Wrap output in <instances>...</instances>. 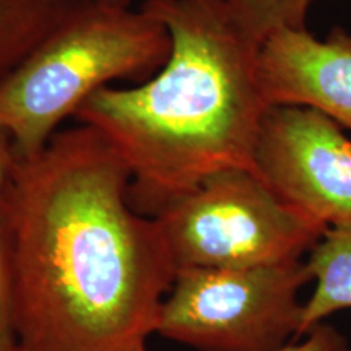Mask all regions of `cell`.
<instances>
[{
  "instance_id": "cell-1",
  "label": "cell",
  "mask_w": 351,
  "mask_h": 351,
  "mask_svg": "<svg viewBox=\"0 0 351 351\" xmlns=\"http://www.w3.org/2000/svg\"><path fill=\"white\" fill-rule=\"evenodd\" d=\"M130 171L90 125L20 160L5 199L26 351H147L176 269Z\"/></svg>"
},
{
  "instance_id": "cell-2",
  "label": "cell",
  "mask_w": 351,
  "mask_h": 351,
  "mask_svg": "<svg viewBox=\"0 0 351 351\" xmlns=\"http://www.w3.org/2000/svg\"><path fill=\"white\" fill-rule=\"evenodd\" d=\"M142 8L169 32L163 67L137 86L96 91L75 119L116 148L132 176V204L155 213L219 171L257 173L269 106L258 78L262 43L228 0H145Z\"/></svg>"
},
{
  "instance_id": "cell-3",
  "label": "cell",
  "mask_w": 351,
  "mask_h": 351,
  "mask_svg": "<svg viewBox=\"0 0 351 351\" xmlns=\"http://www.w3.org/2000/svg\"><path fill=\"white\" fill-rule=\"evenodd\" d=\"M169 51L168 28L143 8L69 0L47 33L0 80V125L20 160L34 158L96 91L124 78L147 80Z\"/></svg>"
},
{
  "instance_id": "cell-4",
  "label": "cell",
  "mask_w": 351,
  "mask_h": 351,
  "mask_svg": "<svg viewBox=\"0 0 351 351\" xmlns=\"http://www.w3.org/2000/svg\"><path fill=\"white\" fill-rule=\"evenodd\" d=\"M174 269H251L300 261L327 228L302 217L257 173L225 169L153 213Z\"/></svg>"
},
{
  "instance_id": "cell-5",
  "label": "cell",
  "mask_w": 351,
  "mask_h": 351,
  "mask_svg": "<svg viewBox=\"0 0 351 351\" xmlns=\"http://www.w3.org/2000/svg\"><path fill=\"white\" fill-rule=\"evenodd\" d=\"M304 258L251 269H186L161 304L155 333L199 351H276L300 339Z\"/></svg>"
},
{
  "instance_id": "cell-6",
  "label": "cell",
  "mask_w": 351,
  "mask_h": 351,
  "mask_svg": "<svg viewBox=\"0 0 351 351\" xmlns=\"http://www.w3.org/2000/svg\"><path fill=\"white\" fill-rule=\"evenodd\" d=\"M254 163L285 204L324 228L351 223V140L322 112L271 106L258 129Z\"/></svg>"
},
{
  "instance_id": "cell-7",
  "label": "cell",
  "mask_w": 351,
  "mask_h": 351,
  "mask_svg": "<svg viewBox=\"0 0 351 351\" xmlns=\"http://www.w3.org/2000/svg\"><path fill=\"white\" fill-rule=\"evenodd\" d=\"M258 78L267 106L311 108L351 129V33L326 39L282 28L262 41Z\"/></svg>"
},
{
  "instance_id": "cell-8",
  "label": "cell",
  "mask_w": 351,
  "mask_h": 351,
  "mask_svg": "<svg viewBox=\"0 0 351 351\" xmlns=\"http://www.w3.org/2000/svg\"><path fill=\"white\" fill-rule=\"evenodd\" d=\"M304 261L314 289L302 306L300 339L332 314L351 309V223L328 228Z\"/></svg>"
},
{
  "instance_id": "cell-9",
  "label": "cell",
  "mask_w": 351,
  "mask_h": 351,
  "mask_svg": "<svg viewBox=\"0 0 351 351\" xmlns=\"http://www.w3.org/2000/svg\"><path fill=\"white\" fill-rule=\"evenodd\" d=\"M69 0H0V80L54 25Z\"/></svg>"
},
{
  "instance_id": "cell-10",
  "label": "cell",
  "mask_w": 351,
  "mask_h": 351,
  "mask_svg": "<svg viewBox=\"0 0 351 351\" xmlns=\"http://www.w3.org/2000/svg\"><path fill=\"white\" fill-rule=\"evenodd\" d=\"M314 0H228L245 32L262 43L282 28H306L307 12Z\"/></svg>"
},
{
  "instance_id": "cell-11",
  "label": "cell",
  "mask_w": 351,
  "mask_h": 351,
  "mask_svg": "<svg viewBox=\"0 0 351 351\" xmlns=\"http://www.w3.org/2000/svg\"><path fill=\"white\" fill-rule=\"evenodd\" d=\"M16 343H19V339H16L12 239L5 202H2L0 204V351H5Z\"/></svg>"
},
{
  "instance_id": "cell-12",
  "label": "cell",
  "mask_w": 351,
  "mask_h": 351,
  "mask_svg": "<svg viewBox=\"0 0 351 351\" xmlns=\"http://www.w3.org/2000/svg\"><path fill=\"white\" fill-rule=\"evenodd\" d=\"M276 351H351V346L343 333L322 322Z\"/></svg>"
},
{
  "instance_id": "cell-13",
  "label": "cell",
  "mask_w": 351,
  "mask_h": 351,
  "mask_svg": "<svg viewBox=\"0 0 351 351\" xmlns=\"http://www.w3.org/2000/svg\"><path fill=\"white\" fill-rule=\"evenodd\" d=\"M19 165L20 158L16 155L10 134L0 125V204L5 202L10 192Z\"/></svg>"
},
{
  "instance_id": "cell-14",
  "label": "cell",
  "mask_w": 351,
  "mask_h": 351,
  "mask_svg": "<svg viewBox=\"0 0 351 351\" xmlns=\"http://www.w3.org/2000/svg\"><path fill=\"white\" fill-rule=\"evenodd\" d=\"M5 351H26L23 346H21L20 343H16V345H13V346H10V348H7Z\"/></svg>"
},
{
  "instance_id": "cell-15",
  "label": "cell",
  "mask_w": 351,
  "mask_h": 351,
  "mask_svg": "<svg viewBox=\"0 0 351 351\" xmlns=\"http://www.w3.org/2000/svg\"><path fill=\"white\" fill-rule=\"evenodd\" d=\"M111 2H125V3H129L130 0H111Z\"/></svg>"
}]
</instances>
